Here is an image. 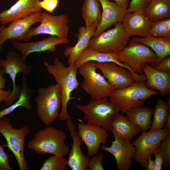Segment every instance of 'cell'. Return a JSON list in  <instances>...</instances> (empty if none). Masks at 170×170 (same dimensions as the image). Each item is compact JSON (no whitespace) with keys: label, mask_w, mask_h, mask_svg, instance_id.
I'll return each instance as SVG.
<instances>
[{"label":"cell","mask_w":170,"mask_h":170,"mask_svg":"<svg viewBox=\"0 0 170 170\" xmlns=\"http://www.w3.org/2000/svg\"><path fill=\"white\" fill-rule=\"evenodd\" d=\"M44 65L48 73L54 76L60 90L62 101L59 120L64 121L72 119L68 113L67 107L70 100L76 99L71 96V93L78 89L80 84L76 78L77 69L74 63L66 67L57 58L54 59V65L45 61Z\"/></svg>","instance_id":"1"},{"label":"cell","mask_w":170,"mask_h":170,"mask_svg":"<svg viewBox=\"0 0 170 170\" xmlns=\"http://www.w3.org/2000/svg\"><path fill=\"white\" fill-rule=\"evenodd\" d=\"M66 135L62 130L48 126L38 131L28 142V147L36 153L65 157L70 150L65 144Z\"/></svg>","instance_id":"2"},{"label":"cell","mask_w":170,"mask_h":170,"mask_svg":"<svg viewBox=\"0 0 170 170\" xmlns=\"http://www.w3.org/2000/svg\"><path fill=\"white\" fill-rule=\"evenodd\" d=\"M76 108L82 112L87 123L100 127L110 131L112 123L120 110L114 104L108 101V97L92 99L87 104H77Z\"/></svg>","instance_id":"3"},{"label":"cell","mask_w":170,"mask_h":170,"mask_svg":"<svg viewBox=\"0 0 170 170\" xmlns=\"http://www.w3.org/2000/svg\"><path fill=\"white\" fill-rule=\"evenodd\" d=\"M159 94L158 91L147 88L145 82H134L126 88L115 90L109 97L110 102L120 111L125 112L132 108L143 107L146 99Z\"/></svg>","instance_id":"4"},{"label":"cell","mask_w":170,"mask_h":170,"mask_svg":"<svg viewBox=\"0 0 170 170\" xmlns=\"http://www.w3.org/2000/svg\"><path fill=\"white\" fill-rule=\"evenodd\" d=\"M34 99L38 117L44 125L49 126L59 117L62 96L57 85L38 88Z\"/></svg>","instance_id":"5"},{"label":"cell","mask_w":170,"mask_h":170,"mask_svg":"<svg viewBox=\"0 0 170 170\" xmlns=\"http://www.w3.org/2000/svg\"><path fill=\"white\" fill-rule=\"evenodd\" d=\"M30 132L27 125L16 129L13 127L8 117L0 119V133L6 141L4 146L14 155L20 170H28L24 156V147L25 138Z\"/></svg>","instance_id":"6"},{"label":"cell","mask_w":170,"mask_h":170,"mask_svg":"<svg viewBox=\"0 0 170 170\" xmlns=\"http://www.w3.org/2000/svg\"><path fill=\"white\" fill-rule=\"evenodd\" d=\"M117 58L119 62L125 64L134 73L142 75L144 67L148 63L154 64L157 57L149 47L131 40L128 46L117 53Z\"/></svg>","instance_id":"7"},{"label":"cell","mask_w":170,"mask_h":170,"mask_svg":"<svg viewBox=\"0 0 170 170\" xmlns=\"http://www.w3.org/2000/svg\"><path fill=\"white\" fill-rule=\"evenodd\" d=\"M95 64V61H88L78 69L84 79L82 88L93 99L109 97L115 90L103 76L96 72Z\"/></svg>","instance_id":"8"},{"label":"cell","mask_w":170,"mask_h":170,"mask_svg":"<svg viewBox=\"0 0 170 170\" xmlns=\"http://www.w3.org/2000/svg\"><path fill=\"white\" fill-rule=\"evenodd\" d=\"M114 27L90 40L88 47L104 53H117L122 50L129 40L122 22L117 23Z\"/></svg>","instance_id":"9"},{"label":"cell","mask_w":170,"mask_h":170,"mask_svg":"<svg viewBox=\"0 0 170 170\" xmlns=\"http://www.w3.org/2000/svg\"><path fill=\"white\" fill-rule=\"evenodd\" d=\"M0 67L4 71L5 74L9 76L13 82V89L8 98L4 101L7 105H10L19 97L22 87L17 85L15 80L17 74L22 73L23 76H26L32 72L33 67L27 65L25 61L22 58L21 55L14 51L8 52L5 59L0 60Z\"/></svg>","instance_id":"10"},{"label":"cell","mask_w":170,"mask_h":170,"mask_svg":"<svg viewBox=\"0 0 170 170\" xmlns=\"http://www.w3.org/2000/svg\"><path fill=\"white\" fill-rule=\"evenodd\" d=\"M41 19L38 26L31 28L25 35L24 41H29L32 37L41 34L49 35L61 38H67L70 30L67 15H54L43 12L41 13Z\"/></svg>","instance_id":"11"},{"label":"cell","mask_w":170,"mask_h":170,"mask_svg":"<svg viewBox=\"0 0 170 170\" xmlns=\"http://www.w3.org/2000/svg\"><path fill=\"white\" fill-rule=\"evenodd\" d=\"M169 134L170 130L165 128L142 132L132 144L135 148L132 159L145 168L148 158L151 156L159 143Z\"/></svg>","instance_id":"12"},{"label":"cell","mask_w":170,"mask_h":170,"mask_svg":"<svg viewBox=\"0 0 170 170\" xmlns=\"http://www.w3.org/2000/svg\"><path fill=\"white\" fill-rule=\"evenodd\" d=\"M41 13L34 14L27 17L14 20L9 25L0 26V53L4 52L3 44L7 40L13 39L20 41H24L25 35L31 26L41 21Z\"/></svg>","instance_id":"13"},{"label":"cell","mask_w":170,"mask_h":170,"mask_svg":"<svg viewBox=\"0 0 170 170\" xmlns=\"http://www.w3.org/2000/svg\"><path fill=\"white\" fill-rule=\"evenodd\" d=\"M97 69L100 70L107 82L115 90L126 88L134 82V74L128 69L113 62H95Z\"/></svg>","instance_id":"14"},{"label":"cell","mask_w":170,"mask_h":170,"mask_svg":"<svg viewBox=\"0 0 170 170\" xmlns=\"http://www.w3.org/2000/svg\"><path fill=\"white\" fill-rule=\"evenodd\" d=\"M77 133L87 147L88 156L97 154L101 144H105L109 136L108 132L103 128L79 122Z\"/></svg>","instance_id":"15"},{"label":"cell","mask_w":170,"mask_h":170,"mask_svg":"<svg viewBox=\"0 0 170 170\" xmlns=\"http://www.w3.org/2000/svg\"><path fill=\"white\" fill-rule=\"evenodd\" d=\"M70 42L67 38H61L54 36L50 37L42 40L35 42H23L14 40L11 42V45L20 51L22 58L26 61V58L30 54L39 53L48 51L54 52L56 46L60 44H66Z\"/></svg>","instance_id":"16"},{"label":"cell","mask_w":170,"mask_h":170,"mask_svg":"<svg viewBox=\"0 0 170 170\" xmlns=\"http://www.w3.org/2000/svg\"><path fill=\"white\" fill-rule=\"evenodd\" d=\"M40 0H18L9 8L0 13L1 24L5 25L12 21L42 13Z\"/></svg>","instance_id":"17"},{"label":"cell","mask_w":170,"mask_h":170,"mask_svg":"<svg viewBox=\"0 0 170 170\" xmlns=\"http://www.w3.org/2000/svg\"><path fill=\"white\" fill-rule=\"evenodd\" d=\"M111 142V145L109 147L102 144L101 149L115 157L118 170L130 169L132 166L131 159L135 150V147L130 141L121 138H115Z\"/></svg>","instance_id":"18"},{"label":"cell","mask_w":170,"mask_h":170,"mask_svg":"<svg viewBox=\"0 0 170 170\" xmlns=\"http://www.w3.org/2000/svg\"><path fill=\"white\" fill-rule=\"evenodd\" d=\"M66 125L73 140L71 148L68 154L67 165L72 170H87L90 157L84 154L81 149V139L71 119L66 120Z\"/></svg>","instance_id":"19"},{"label":"cell","mask_w":170,"mask_h":170,"mask_svg":"<svg viewBox=\"0 0 170 170\" xmlns=\"http://www.w3.org/2000/svg\"><path fill=\"white\" fill-rule=\"evenodd\" d=\"M102 9L100 23L94 32L93 37H96L108 28L118 22H122L128 13L125 9L114 1L110 0H98Z\"/></svg>","instance_id":"20"},{"label":"cell","mask_w":170,"mask_h":170,"mask_svg":"<svg viewBox=\"0 0 170 170\" xmlns=\"http://www.w3.org/2000/svg\"><path fill=\"white\" fill-rule=\"evenodd\" d=\"M122 23L125 32L129 37L133 36L139 37L145 36L148 34L152 24L145 17L143 11L128 12Z\"/></svg>","instance_id":"21"},{"label":"cell","mask_w":170,"mask_h":170,"mask_svg":"<svg viewBox=\"0 0 170 170\" xmlns=\"http://www.w3.org/2000/svg\"><path fill=\"white\" fill-rule=\"evenodd\" d=\"M143 71L146 77L145 84L147 88L158 90L161 96L170 94V72L158 71L148 64L144 67Z\"/></svg>","instance_id":"22"},{"label":"cell","mask_w":170,"mask_h":170,"mask_svg":"<svg viewBox=\"0 0 170 170\" xmlns=\"http://www.w3.org/2000/svg\"><path fill=\"white\" fill-rule=\"evenodd\" d=\"M131 40L144 44L153 50L157 59L152 65L157 64L170 55V37H156L148 34L143 37H134Z\"/></svg>","instance_id":"23"},{"label":"cell","mask_w":170,"mask_h":170,"mask_svg":"<svg viewBox=\"0 0 170 170\" xmlns=\"http://www.w3.org/2000/svg\"><path fill=\"white\" fill-rule=\"evenodd\" d=\"M117 53H102L91 49L88 47L86 48L82 52L74 62L75 65L77 69L84 63L90 61L99 62H113L118 65L128 69L134 74L132 70L124 63L119 62L117 58Z\"/></svg>","instance_id":"24"},{"label":"cell","mask_w":170,"mask_h":170,"mask_svg":"<svg viewBox=\"0 0 170 170\" xmlns=\"http://www.w3.org/2000/svg\"><path fill=\"white\" fill-rule=\"evenodd\" d=\"M96 29V27L87 29L85 26L79 28L76 36L77 43L73 46L66 47L63 53L64 56L68 58V62L69 65L73 63L83 50L87 47Z\"/></svg>","instance_id":"25"},{"label":"cell","mask_w":170,"mask_h":170,"mask_svg":"<svg viewBox=\"0 0 170 170\" xmlns=\"http://www.w3.org/2000/svg\"><path fill=\"white\" fill-rule=\"evenodd\" d=\"M111 131L115 138L130 140L141 132L140 128L130 121L125 116L118 113L111 124Z\"/></svg>","instance_id":"26"},{"label":"cell","mask_w":170,"mask_h":170,"mask_svg":"<svg viewBox=\"0 0 170 170\" xmlns=\"http://www.w3.org/2000/svg\"><path fill=\"white\" fill-rule=\"evenodd\" d=\"M81 11L86 28H97L101 20L102 12L98 0H84Z\"/></svg>","instance_id":"27"},{"label":"cell","mask_w":170,"mask_h":170,"mask_svg":"<svg viewBox=\"0 0 170 170\" xmlns=\"http://www.w3.org/2000/svg\"><path fill=\"white\" fill-rule=\"evenodd\" d=\"M131 122L139 127L142 132L150 128L152 123L153 109L142 107L131 108L125 112Z\"/></svg>","instance_id":"28"},{"label":"cell","mask_w":170,"mask_h":170,"mask_svg":"<svg viewBox=\"0 0 170 170\" xmlns=\"http://www.w3.org/2000/svg\"><path fill=\"white\" fill-rule=\"evenodd\" d=\"M22 83L21 90L20 96L17 101L7 108L0 111V119L12 113L16 109L22 107L28 110L32 108L30 98L35 93V90L29 88L28 86L27 79L26 76H22L21 78Z\"/></svg>","instance_id":"29"},{"label":"cell","mask_w":170,"mask_h":170,"mask_svg":"<svg viewBox=\"0 0 170 170\" xmlns=\"http://www.w3.org/2000/svg\"><path fill=\"white\" fill-rule=\"evenodd\" d=\"M143 12L147 19L152 23L170 18V1L168 0H151Z\"/></svg>","instance_id":"30"},{"label":"cell","mask_w":170,"mask_h":170,"mask_svg":"<svg viewBox=\"0 0 170 170\" xmlns=\"http://www.w3.org/2000/svg\"><path fill=\"white\" fill-rule=\"evenodd\" d=\"M153 120L150 128V131H154L163 128L170 115V105L167 102L158 99L153 110Z\"/></svg>","instance_id":"31"},{"label":"cell","mask_w":170,"mask_h":170,"mask_svg":"<svg viewBox=\"0 0 170 170\" xmlns=\"http://www.w3.org/2000/svg\"><path fill=\"white\" fill-rule=\"evenodd\" d=\"M148 34L156 37H170V18L153 22Z\"/></svg>","instance_id":"32"},{"label":"cell","mask_w":170,"mask_h":170,"mask_svg":"<svg viewBox=\"0 0 170 170\" xmlns=\"http://www.w3.org/2000/svg\"><path fill=\"white\" fill-rule=\"evenodd\" d=\"M67 160L64 157L53 155L45 160L40 170H68Z\"/></svg>","instance_id":"33"},{"label":"cell","mask_w":170,"mask_h":170,"mask_svg":"<svg viewBox=\"0 0 170 170\" xmlns=\"http://www.w3.org/2000/svg\"><path fill=\"white\" fill-rule=\"evenodd\" d=\"M157 147L161 150L164 156L163 166L169 168L170 166V134L164 138Z\"/></svg>","instance_id":"34"},{"label":"cell","mask_w":170,"mask_h":170,"mask_svg":"<svg viewBox=\"0 0 170 170\" xmlns=\"http://www.w3.org/2000/svg\"><path fill=\"white\" fill-rule=\"evenodd\" d=\"M151 0H132L127 9L128 12L144 11L148 6Z\"/></svg>","instance_id":"35"},{"label":"cell","mask_w":170,"mask_h":170,"mask_svg":"<svg viewBox=\"0 0 170 170\" xmlns=\"http://www.w3.org/2000/svg\"><path fill=\"white\" fill-rule=\"evenodd\" d=\"M104 156L103 153L96 154L90 158L88 164L89 170H104L102 161Z\"/></svg>","instance_id":"36"},{"label":"cell","mask_w":170,"mask_h":170,"mask_svg":"<svg viewBox=\"0 0 170 170\" xmlns=\"http://www.w3.org/2000/svg\"><path fill=\"white\" fill-rule=\"evenodd\" d=\"M58 0H42L40 1L39 5L42 9L50 13H53L57 8Z\"/></svg>","instance_id":"37"},{"label":"cell","mask_w":170,"mask_h":170,"mask_svg":"<svg viewBox=\"0 0 170 170\" xmlns=\"http://www.w3.org/2000/svg\"><path fill=\"white\" fill-rule=\"evenodd\" d=\"M9 156L0 144V170H12L9 162Z\"/></svg>","instance_id":"38"},{"label":"cell","mask_w":170,"mask_h":170,"mask_svg":"<svg viewBox=\"0 0 170 170\" xmlns=\"http://www.w3.org/2000/svg\"><path fill=\"white\" fill-rule=\"evenodd\" d=\"M152 154L155 156L154 160V170H162L164 161V156L161 150L157 147L154 150Z\"/></svg>","instance_id":"39"},{"label":"cell","mask_w":170,"mask_h":170,"mask_svg":"<svg viewBox=\"0 0 170 170\" xmlns=\"http://www.w3.org/2000/svg\"><path fill=\"white\" fill-rule=\"evenodd\" d=\"M150 66L154 69L163 72H170V57L168 56L158 64L151 65Z\"/></svg>","instance_id":"40"},{"label":"cell","mask_w":170,"mask_h":170,"mask_svg":"<svg viewBox=\"0 0 170 170\" xmlns=\"http://www.w3.org/2000/svg\"><path fill=\"white\" fill-rule=\"evenodd\" d=\"M11 92L12 90L10 88L6 90H0V103L5 101L10 95Z\"/></svg>","instance_id":"41"},{"label":"cell","mask_w":170,"mask_h":170,"mask_svg":"<svg viewBox=\"0 0 170 170\" xmlns=\"http://www.w3.org/2000/svg\"><path fill=\"white\" fill-rule=\"evenodd\" d=\"M5 75L2 68L0 67V90L3 89L5 88L6 80L3 76Z\"/></svg>","instance_id":"42"},{"label":"cell","mask_w":170,"mask_h":170,"mask_svg":"<svg viewBox=\"0 0 170 170\" xmlns=\"http://www.w3.org/2000/svg\"><path fill=\"white\" fill-rule=\"evenodd\" d=\"M145 168L146 170H154V161L152 159L151 156L148 158Z\"/></svg>","instance_id":"43"},{"label":"cell","mask_w":170,"mask_h":170,"mask_svg":"<svg viewBox=\"0 0 170 170\" xmlns=\"http://www.w3.org/2000/svg\"><path fill=\"white\" fill-rule=\"evenodd\" d=\"M114 1L123 8L127 9L129 6V0H111Z\"/></svg>","instance_id":"44"},{"label":"cell","mask_w":170,"mask_h":170,"mask_svg":"<svg viewBox=\"0 0 170 170\" xmlns=\"http://www.w3.org/2000/svg\"><path fill=\"white\" fill-rule=\"evenodd\" d=\"M165 129L170 130V117H169L165 125Z\"/></svg>","instance_id":"45"},{"label":"cell","mask_w":170,"mask_h":170,"mask_svg":"<svg viewBox=\"0 0 170 170\" xmlns=\"http://www.w3.org/2000/svg\"><path fill=\"white\" fill-rule=\"evenodd\" d=\"M1 21L0 19V26L1 25Z\"/></svg>","instance_id":"46"},{"label":"cell","mask_w":170,"mask_h":170,"mask_svg":"<svg viewBox=\"0 0 170 170\" xmlns=\"http://www.w3.org/2000/svg\"><path fill=\"white\" fill-rule=\"evenodd\" d=\"M168 0L169 1H170V0Z\"/></svg>","instance_id":"47"}]
</instances>
